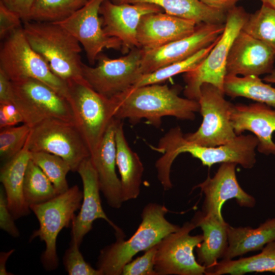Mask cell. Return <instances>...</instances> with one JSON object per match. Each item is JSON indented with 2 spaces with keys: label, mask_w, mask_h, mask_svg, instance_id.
I'll use <instances>...</instances> for the list:
<instances>
[{
  "label": "cell",
  "mask_w": 275,
  "mask_h": 275,
  "mask_svg": "<svg viewBox=\"0 0 275 275\" xmlns=\"http://www.w3.org/2000/svg\"><path fill=\"white\" fill-rule=\"evenodd\" d=\"M77 172L82 182L83 198L80 211L76 216L75 215L71 223L70 243H76L80 246L85 235L92 229L93 222L99 218L107 222L115 233L123 232L108 218L103 210L98 177L90 157L82 161Z\"/></svg>",
  "instance_id": "d6986e66"
},
{
  "label": "cell",
  "mask_w": 275,
  "mask_h": 275,
  "mask_svg": "<svg viewBox=\"0 0 275 275\" xmlns=\"http://www.w3.org/2000/svg\"><path fill=\"white\" fill-rule=\"evenodd\" d=\"M275 273V241L266 244L261 253L237 260H222L206 269V275H243L250 272Z\"/></svg>",
  "instance_id": "83f0119b"
},
{
  "label": "cell",
  "mask_w": 275,
  "mask_h": 275,
  "mask_svg": "<svg viewBox=\"0 0 275 275\" xmlns=\"http://www.w3.org/2000/svg\"><path fill=\"white\" fill-rule=\"evenodd\" d=\"M142 55L143 49L139 47L115 59L100 53L96 67L82 64V75L96 92L111 98L133 86L141 78Z\"/></svg>",
  "instance_id": "7c38bea8"
},
{
  "label": "cell",
  "mask_w": 275,
  "mask_h": 275,
  "mask_svg": "<svg viewBox=\"0 0 275 275\" xmlns=\"http://www.w3.org/2000/svg\"><path fill=\"white\" fill-rule=\"evenodd\" d=\"M66 82L67 99L72 108L76 125L91 155L96 150L115 118L117 102L114 97L108 98L96 92L82 76Z\"/></svg>",
  "instance_id": "5b68a950"
},
{
  "label": "cell",
  "mask_w": 275,
  "mask_h": 275,
  "mask_svg": "<svg viewBox=\"0 0 275 275\" xmlns=\"http://www.w3.org/2000/svg\"><path fill=\"white\" fill-rule=\"evenodd\" d=\"M76 243H70L63 257V263L69 275H102L98 269L92 267L84 259Z\"/></svg>",
  "instance_id": "d590c367"
},
{
  "label": "cell",
  "mask_w": 275,
  "mask_h": 275,
  "mask_svg": "<svg viewBox=\"0 0 275 275\" xmlns=\"http://www.w3.org/2000/svg\"><path fill=\"white\" fill-rule=\"evenodd\" d=\"M196 25L193 20L166 13H149L142 17L136 38L143 49H152L190 35Z\"/></svg>",
  "instance_id": "44dd1931"
},
{
  "label": "cell",
  "mask_w": 275,
  "mask_h": 275,
  "mask_svg": "<svg viewBox=\"0 0 275 275\" xmlns=\"http://www.w3.org/2000/svg\"><path fill=\"white\" fill-rule=\"evenodd\" d=\"M23 195L29 207L46 202L58 195L48 178L31 159L24 174Z\"/></svg>",
  "instance_id": "f546056e"
},
{
  "label": "cell",
  "mask_w": 275,
  "mask_h": 275,
  "mask_svg": "<svg viewBox=\"0 0 275 275\" xmlns=\"http://www.w3.org/2000/svg\"><path fill=\"white\" fill-rule=\"evenodd\" d=\"M88 1V0H36L32 8L29 21H62L82 7Z\"/></svg>",
  "instance_id": "4dcf8cb0"
},
{
  "label": "cell",
  "mask_w": 275,
  "mask_h": 275,
  "mask_svg": "<svg viewBox=\"0 0 275 275\" xmlns=\"http://www.w3.org/2000/svg\"><path fill=\"white\" fill-rule=\"evenodd\" d=\"M206 5L227 12L241 0H200Z\"/></svg>",
  "instance_id": "7bdbcfd3"
},
{
  "label": "cell",
  "mask_w": 275,
  "mask_h": 275,
  "mask_svg": "<svg viewBox=\"0 0 275 275\" xmlns=\"http://www.w3.org/2000/svg\"><path fill=\"white\" fill-rule=\"evenodd\" d=\"M157 244L145 251V253L127 263L122 275H157L154 269V259Z\"/></svg>",
  "instance_id": "8d00e7d4"
},
{
  "label": "cell",
  "mask_w": 275,
  "mask_h": 275,
  "mask_svg": "<svg viewBox=\"0 0 275 275\" xmlns=\"http://www.w3.org/2000/svg\"><path fill=\"white\" fill-rule=\"evenodd\" d=\"M191 222L203 232V241L196 247L197 261L206 269L210 268L222 258L227 249L229 225L224 218L206 215L202 211L196 213Z\"/></svg>",
  "instance_id": "603a6c76"
},
{
  "label": "cell",
  "mask_w": 275,
  "mask_h": 275,
  "mask_svg": "<svg viewBox=\"0 0 275 275\" xmlns=\"http://www.w3.org/2000/svg\"><path fill=\"white\" fill-rule=\"evenodd\" d=\"M223 90L232 98L243 97L275 108V88L263 82L259 76L226 75Z\"/></svg>",
  "instance_id": "f1b7e54d"
},
{
  "label": "cell",
  "mask_w": 275,
  "mask_h": 275,
  "mask_svg": "<svg viewBox=\"0 0 275 275\" xmlns=\"http://www.w3.org/2000/svg\"><path fill=\"white\" fill-rule=\"evenodd\" d=\"M262 4L268 6L275 10V0H261Z\"/></svg>",
  "instance_id": "bcb514c9"
},
{
  "label": "cell",
  "mask_w": 275,
  "mask_h": 275,
  "mask_svg": "<svg viewBox=\"0 0 275 275\" xmlns=\"http://www.w3.org/2000/svg\"><path fill=\"white\" fill-rule=\"evenodd\" d=\"M15 219L11 213L7 204L5 190L1 188L0 191V228L13 237L20 235L18 229L15 223Z\"/></svg>",
  "instance_id": "f35d334b"
},
{
  "label": "cell",
  "mask_w": 275,
  "mask_h": 275,
  "mask_svg": "<svg viewBox=\"0 0 275 275\" xmlns=\"http://www.w3.org/2000/svg\"><path fill=\"white\" fill-rule=\"evenodd\" d=\"M31 159V152L25 145L22 150L1 168L0 180L3 184L8 208L17 219L30 213L23 195L25 170Z\"/></svg>",
  "instance_id": "cb8c5ba5"
},
{
  "label": "cell",
  "mask_w": 275,
  "mask_h": 275,
  "mask_svg": "<svg viewBox=\"0 0 275 275\" xmlns=\"http://www.w3.org/2000/svg\"><path fill=\"white\" fill-rule=\"evenodd\" d=\"M250 14L241 6H235L226 13L225 28L221 38L207 57L194 69L184 73L186 86L184 95L198 101L201 85L210 83L224 92L227 58L231 46L248 20Z\"/></svg>",
  "instance_id": "52a82bcc"
},
{
  "label": "cell",
  "mask_w": 275,
  "mask_h": 275,
  "mask_svg": "<svg viewBox=\"0 0 275 275\" xmlns=\"http://www.w3.org/2000/svg\"><path fill=\"white\" fill-rule=\"evenodd\" d=\"M12 82L7 74L0 69V103L12 102Z\"/></svg>",
  "instance_id": "b9f144b4"
},
{
  "label": "cell",
  "mask_w": 275,
  "mask_h": 275,
  "mask_svg": "<svg viewBox=\"0 0 275 275\" xmlns=\"http://www.w3.org/2000/svg\"><path fill=\"white\" fill-rule=\"evenodd\" d=\"M181 90L179 85L169 88L159 84L131 87L113 97L117 104L115 118L128 119L132 123L146 119L157 128L161 124V118L167 116L194 120L200 105L196 100L179 97Z\"/></svg>",
  "instance_id": "6da1fadb"
},
{
  "label": "cell",
  "mask_w": 275,
  "mask_h": 275,
  "mask_svg": "<svg viewBox=\"0 0 275 275\" xmlns=\"http://www.w3.org/2000/svg\"><path fill=\"white\" fill-rule=\"evenodd\" d=\"M168 212L163 205L147 204L142 211V221L134 234L125 240L123 232L115 233V242L100 251L97 269L102 275L122 274L124 266L138 253L146 251L168 234L178 230L180 227L166 218Z\"/></svg>",
  "instance_id": "3957f363"
},
{
  "label": "cell",
  "mask_w": 275,
  "mask_h": 275,
  "mask_svg": "<svg viewBox=\"0 0 275 275\" xmlns=\"http://www.w3.org/2000/svg\"><path fill=\"white\" fill-rule=\"evenodd\" d=\"M275 50L242 29L234 39L227 58L226 75L259 76L274 69Z\"/></svg>",
  "instance_id": "e0dca14e"
},
{
  "label": "cell",
  "mask_w": 275,
  "mask_h": 275,
  "mask_svg": "<svg viewBox=\"0 0 275 275\" xmlns=\"http://www.w3.org/2000/svg\"><path fill=\"white\" fill-rule=\"evenodd\" d=\"M36 0H0L4 5L20 17L22 22L29 21L32 8Z\"/></svg>",
  "instance_id": "60d3db41"
},
{
  "label": "cell",
  "mask_w": 275,
  "mask_h": 275,
  "mask_svg": "<svg viewBox=\"0 0 275 275\" xmlns=\"http://www.w3.org/2000/svg\"><path fill=\"white\" fill-rule=\"evenodd\" d=\"M31 159L44 173L53 185L58 195L69 188L66 176L71 171L69 164L61 157L48 152H31Z\"/></svg>",
  "instance_id": "d6a6232c"
},
{
  "label": "cell",
  "mask_w": 275,
  "mask_h": 275,
  "mask_svg": "<svg viewBox=\"0 0 275 275\" xmlns=\"http://www.w3.org/2000/svg\"><path fill=\"white\" fill-rule=\"evenodd\" d=\"M200 91L198 102L202 123L196 132L184 134V138L205 147H217L230 142L237 136L230 118L233 104L225 99L224 92L211 84L203 83Z\"/></svg>",
  "instance_id": "8fae6325"
},
{
  "label": "cell",
  "mask_w": 275,
  "mask_h": 275,
  "mask_svg": "<svg viewBox=\"0 0 275 275\" xmlns=\"http://www.w3.org/2000/svg\"><path fill=\"white\" fill-rule=\"evenodd\" d=\"M23 31L32 48L46 62L51 71L66 81L82 75L78 41L55 22L27 21Z\"/></svg>",
  "instance_id": "277c9868"
},
{
  "label": "cell",
  "mask_w": 275,
  "mask_h": 275,
  "mask_svg": "<svg viewBox=\"0 0 275 275\" xmlns=\"http://www.w3.org/2000/svg\"><path fill=\"white\" fill-rule=\"evenodd\" d=\"M235 162H223L214 176H208L199 187L205 196L202 212L208 216L223 218L221 209L224 203L234 198L241 207L253 208L256 203L255 198L246 193L239 184L236 175Z\"/></svg>",
  "instance_id": "ac0fdd59"
},
{
  "label": "cell",
  "mask_w": 275,
  "mask_h": 275,
  "mask_svg": "<svg viewBox=\"0 0 275 275\" xmlns=\"http://www.w3.org/2000/svg\"><path fill=\"white\" fill-rule=\"evenodd\" d=\"M12 103L21 113L23 123L31 128L50 118L76 124L70 102L66 97L36 79L11 81Z\"/></svg>",
  "instance_id": "9c48e42d"
},
{
  "label": "cell",
  "mask_w": 275,
  "mask_h": 275,
  "mask_svg": "<svg viewBox=\"0 0 275 275\" xmlns=\"http://www.w3.org/2000/svg\"><path fill=\"white\" fill-rule=\"evenodd\" d=\"M0 69L11 81L36 79L67 98L66 82L57 76L44 59L32 48L22 27L4 39L0 49Z\"/></svg>",
  "instance_id": "ba28073f"
},
{
  "label": "cell",
  "mask_w": 275,
  "mask_h": 275,
  "mask_svg": "<svg viewBox=\"0 0 275 275\" xmlns=\"http://www.w3.org/2000/svg\"><path fill=\"white\" fill-rule=\"evenodd\" d=\"M221 36L210 45L185 60L173 63L150 73L143 74L132 87L160 84L174 75L194 69L207 57Z\"/></svg>",
  "instance_id": "1f68e13d"
},
{
  "label": "cell",
  "mask_w": 275,
  "mask_h": 275,
  "mask_svg": "<svg viewBox=\"0 0 275 275\" xmlns=\"http://www.w3.org/2000/svg\"><path fill=\"white\" fill-rule=\"evenodd\" d=\"M163 10L160 6L152 3L115 4L110 0H104L99 12L105 34L121 41V51L125 55L135 47L141 48L136 35L142 17L149 13L162 12Z\"/></svg>",
  "instance_id": "2e32d148"
},
{
  "label": "cell",
  "mask_w": 275,
  "mask_h": 275,
  "mask_svg": "<svg viewBox=\"0 0 275 275\" xmlns=\"http://www.w3.org/2000/svg\"><path fill=\"white\" fill-rule=\"evenodd\" d=\"M115 4L148 3L161 7L168 14L196 24H225L226 12L211 8L200 0H111Z\"/></svg>",
  "instance_id": "4316f807"
},
{
  "label": "cell",
  "mask_w": 275,
  "mask_h": 275,
  "mask_svg": "<svg viewBox=\"0 0 275 275\" xmlns=\"http://www.w3.org/2000/svg\"><path fill=\"white\" fill-rule=\"evenodd\" d=\"M195 228L193 223L186 222L157 243L154 269L157 275L205 274V267L194 255V249L203 241L202 234L190 235Z\"/></svg>",
  "instance_id": "4fadbf2b"
},
{
  "label": "cell",
  "mask_w": 275,
  "mask_h": 275,
  "mask_svg": "<svg viewBox=\"0 0 275 275\" xmlns=\"http://www.w3.org/2000/svg\"><path fill=\"white\" fill-rule=\"evenodd\" d=\"M104 0H88L80 9L59 23L80 43L90 65H94L98 55L104 48L121 50L122 42L107 36L103 29L99 8Z\"/></svg>",
  "instance_id": "9a60e30c"
},
{
  "label": "cell",
  "mask_w": 275,
  "mask_h": 275,
  "mask_svg": "<svg viewBox=\"0 0 275 275\" xmlns=\"http://www.w3.org/2000/svg\"><path fill=\"white\" fill-rule=\"evenodd\" d=\"M31 128L26 124L1 129L0 157L4 163L11 159L24 147Z\"/></svg>",
  "instance_id": "e575fe53"
},
{
  "label": "cell",
  "mask_w": 275,
  "mask_h": 275,
  "mask_svg": "<svg viewBox=\"0 0 275 275\" xmlns=\"http://www.w3.org/2000/svg\"><path fill=\"white\" fill-rule=\"evenodd\" d=\"M263 79L267 82L275 83V69H273L270 73L267 74Z\"/></svg>",
  "instance_id": "f6af8a7d"
},
{
  "label": "cell",
  "mask_w": 275,
  "mask_h": 275,
  "mask_svg": "<svg viewBox=\"0 0 275 275\" xmlns=\"http://www.w3.org/2000/svg\"><path fill=\"white\" fill-rule=\"evenodd\" d=\"M15 251L14 249L11 250L7 252H1L0 254V274L1 275H11V273L6 270V262L8 258Z\"/></svg>",
  "instance_id": "ee69618b"
},
{
  "label": "cell",
  "mask_w": 275,
  "mask_h": 275,
  "mask_svg": "<svg viewBox=\"0 0 275 275\" xmlns=\"http://www.w3.org/2000/svg\"><path fill=\"white\" fill-rule=\"evenodd\" d=\"M23 123L22 116L12 102L0 103V129L15 126Z\"/></svg>",
  "instance_id": "ab89813d"
},
{
  "label": "cell",
  "mask_w": 275,
  "mask_h": 275,
  "mask_svg": "<svg viewBox=\"0 0 275 275\" xmlns=\"http://www.w3.org/2000/svg\"><path fill=\"white\" fill-rule=\"evenodd\" d=\"M115 118L106 130L96 150L91 155L92 163L97 173L100 191L107 204L119 209L123 201L122 198L121 183L116 172V146Z\"/></svg>",
  "instance_id": "7402d4cb"
},
{
  "label": "cell",
  "mask_w": 275,
  "mask_h": 275,
  "mask_svg": "<svg viewBox=\"0 0 275 275\" xmlns=\"http://www.w3.org/2000/svg\"><path fill=\"white\" fill-rule=\"evenodd\" d=\"M230 118L236 135L245 130L251 131L258 139V151L263 154L275 155V143L272 134L275 131V110L265 103L232 104Z\"/></svg>",
  "instance_id": "ffe728a7"
},
{
  "label": "cell",
  "mask_w": 275,
  "mask_h": 275,
  "mask_svg": "<svg viewBox=\"0 0 275 275\" xmlns=\"http://www.w3.org/2000/svg\"><path fill=\"white\" fill-rule=\"evenodd\" d=\"M242 30L275 50V10L273 9L262 4L259 9L250 14Z\"/></svg>",
  "instance_id": "836d02e7"
},
{
  "label": "cell",
  "mask_w": 275,
  "mask_h": 275,
  "mask_svg": "<svg viewBox=\"0 0 275 275\" xmlns=\"http://www.w3.org/2000/svg\"><path fill=\"white\" fill-rule=\"evenodd\" d=\"M30 152L42 151L58 155L77 170L90 157L88 145L75 124L63 120L46 119L31 130L25 143Z\"/></svg>",
  "instance_id": "30bf717a"
},
{
  "label": "cell",
  "mask_w": 275,
  "mask_h": 275,
  "mask_svg": "<svg viewBox=\"0 0 275 275\" xmlns=\"http://www.w3.org/2000/svg\"><path fill=\"white\" fill-rule=\"evenodd\" d=\"M273 241H275V217L266 219L256 228L229 225L228 244L222 259H233L249 252L262 250Z\"/></svg>",
  "instance_id": "484cf974"
},
{
  "label": "cell",
  "mask_w": 275,
  "mask_h": 275,
  "mask_svg": "<svg viewBox=\"0 0 275 275\" xmlns=\"http://www.w3.org/2000/svg\"><path fill=\"white\" fill-rule=\"evenodd\" d=\"M121 120L117 119L115 141L116 166L121 176L122 198L124 202L139 196L144 167L137 153L128 145Z\"/></svg>",
  "instance_id": "d4e9b609"
},
{
  "label": "cell",
  "mask_w": 275,
  "mask_h": 275,
  "mask_svg": "<svg viewBox=\"0 0 275 275\" xmlns=\"http://www.w3.org/2000/svg\"><path fill=\"white\" fill-rule=\"evenodd\" d=\"M225 24H197L190 35L158 48L143 49L140 70L142 74L185 60L214 42L223 34Z\"/></svg>",
  "instance_id": "5bb4252c"
},
{
  "label": "cell",
  "mask_w": 275,
  "mask_h": 275,
  "mask_svg": "<svg viewBox=\"0 0 275 275\" xmlns=\"http://www.w3.org/2000/svg\"><path fill=\"white\" fill-rule=\"evenodd\" d=\"M82 198L83 192L75 185L50 200L30 206L39 223V229L33 232L30 241L38 237L45 242L46 248L41 261L48 271L54 270L58 266V235L64 228L71 226L75 212L80 208Z\"/></svg>",
  "instance_id": "8992f818"
},
{
  "label": "cell",
  "mask_w": 275,
  "mask_h": 275,
  "mask_svg": "<svg viewBox=\"0 0 275 275\" xmlns=\"http://www.w3.org/2000/svg\"><path fill=\"white\" fill-rule=\"evenodd\" d=\"M22 20L15 12L0 2V38L4 40L15 30L21 28Z\"/></svg>",
  "instance_id": "74e56055"
},
{
  "label": "cell",
  "mask_w": 275,
  "mask_h": 275,
  "mask_svg": "<svg viewBox=\"0 0 275 275\" xmlns=\"http://www.w3.org/2000/svg\"><path fill=\"white\" fill-rule=\"evenodd\" d=\"M255 135L240 134L230 142L217 147H205L187 141L180 127L170 129L151 148L162 154L155 162V167L162 174H169L177 156L184 152L200 159L202 164L210 167L217 163L235 162L245 169L252 168L256 162L255 148L258 145Z\"/></svg>",
  "instance_id": "7a4b0ae2"
}]
</instances>
